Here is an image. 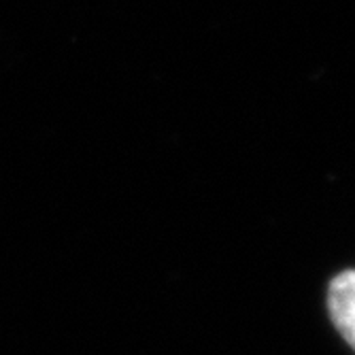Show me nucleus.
Masks as SVG:
<instances>
[{
    "instance_id": "f257e3e1",
    "label": "nucleus",
    "mask_w": 355,
    "mask_h": 355,
    "mask_svg": "<svg viewBox=\"0 0 355 355\" xmlns=\"http://www.w3.org/2000/svg\"><path fill=\"white\" fill-rule=\"evenodd\" d=\"M328 304L334 326L355 349V270H345L330 283Z\"/></svg>"
}]
</instances>
